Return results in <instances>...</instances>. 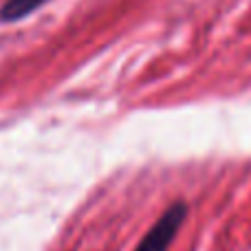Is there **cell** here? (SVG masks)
Returning a JSON list of instances; mask_svg holds the SVG:
<instances>
[{
    "instance_id": "obj_1",
    "label": "cell",
    "mask_w": 251,
    "mask_h": 251,
    "mask_svg": "<svg viewBox=\"0 0 251 251\" xmlns=\"http://www.w3.org/2000/svg\"><path fill=\"white\" fill-rule=\"evenodd\" d=\"M187 212H190L187 203H183V201L172 203L159 216V221L150 227V231L143 236L141 243L137 245L134 251H168L170 245L176 238L178 229H181L183 223H185Z\"/></svg>"
},
{
    "instance_id": "obj_2",
    "label": "cell",
    "mask_w": 251,
    "mask_h": 251,
    "mask_svg": "<svg viewBox=\"0 0 251 251\" xmlns=\"http://www.w3.org/2000/svg\"><path fill=\"white\" fill-rule=\"evenodd\" d=\"M47 2L49 0H7V2L0 7V20L2 22H18Z\"/></svg>"
}]
</instances>
